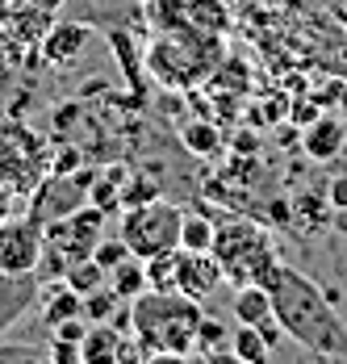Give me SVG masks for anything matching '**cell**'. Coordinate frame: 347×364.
Wrapping results in <instances>:
<instances>
[{
	"instance_id": "obj_1",
	"label": "cell",
	"mask_w": 347,
	"mask_h": 364,
	"mask_svg": "<svg viewBox=\"0 0 347 364\" xmlns=\"http://www.w3.org/2000/svg\"><path fill=\"white\" fill-rule=\"evenodd\" d=\"M268 293H272V314L293 343H301L322 360H347V323L339 318L331 293H322L310 277H301L289 264L272 272Z\"/></svg>"
},
{
	"instance_id": "obj_2",
	"label": "cell",
	"mask_w": 347,
	"mask_h": 364,
	"mask_svg": "<svg viewBox=\"0 0 347 364\" xmlns=\"http://www.w3.org/2000/svg\"><path fill=\"white\" fill-rule=\"evenodd\" d=\"M205 310L180 289H142L130 297V339L142 360H184L193 356Z\"/></svg>"
},
{
	"instance_id": "obj_3",
	"label": "cell",
	"mask_w": 347,
	"mask_h": 364,
	"mask_svg": "<svg viewBox=\"0 0 347 364\" xmlns=\"http://www.w3.org/2000/svg\"><path fill=\"white\" fill-rule=\"evenodd\" d=\"M218 63H222V38L205 34V30L188 26V21L159 30L146 42V50H142L146 75L159 88H168V92H193V88H201L209 75L218 72Z\"/></svg>"
},
{
	"instance_id": "obj_4",
	"label": "cell",
	"mask_w": 347,
	"mask_h": 364,
	"mask_svg": "<svg viewBox=\"0 0 347 364\" xmlns=\"http://www.w3.org/2000/svg\"><path fill=\"white\" fill-rule=\"evenodd\" d=\"M213 259L222 264V277L239 289V285H268L272 272L280 268L272 230L264 222L235 218L222 222L213 235Z\"/></svg>"
},
{
	"instance_id": "obj_5",
	"label": "cell",
	"mask_w": 347,
	"mask_h": 364,
	"mask_svg": "<svg viewBox=\"0 0 347 364\" xmlns=\"http://www.w3.org/2000/svg\"><path fill=\"white\" fill-rule=\"evenodd\" d=\"M105 222H109V214L97 210L92 201L71 210L68 218L46 222V252H42V264H38V281H50V277L63 281L68 264L88 259L97 252V243L105 239Z\"/></svg>"
},
{
	"instance_id": "obj_6",
	"label": "cell",
	"mask_w": 347,
	"mask_h": 364,
	"mask_svg": "<svg viewBox=\"0 0 347 364\" xmlns=\"http://www.w3.org/2000/svg\"><path fill=\"white\" fill-rule=\"evenodd\" d=\"M180 226H184V210L168 197H151L142 205H126L117 235L130 247V255L155 259V255H172L180 247Z\"/></svg>"
},
{
	"instance_id": "obj_7",
	"label": "cell",
	"mask_w": 347,
	"mask_h": 364,
	"mask_svg": "<svg viewBox=\"0 0 347 364\" xmlns=\"http://www.w3.org/2000/svg\"><path fill=\"white\" fill-rule=\"evenodd\" d=\"M50 143L30 130L26 122H4L0 126V184L13 193L30 197L38 184L50 176Z\"/></svg>"
},
{
	"instance_id": "obj_8",
	"label": "cell",
	"mask_w": 347,
	"mask_h": 364,
	"mask_svg": "<svg viewBox=\"0 0 347 364\" xmlns=\"http://www.w3.org/2000/svg\"><path fill=\"white\" fill-rule=\"evenodd\" d=\"M42 252H46V222L42 218L26 210V214H13L0 222V272H9V277L38 272Z\"/></svg>"
},
{
	"instance_id": "obj_9",
	"label": "cell",
	"mask_w": 347,
	"mask_h": 364,
	"mask_svg": "<svg viewBox=\"0 0 347 364\" xmlns=\"http://www.w3.org/2000/svg\"><path fill=\"white\" fill-rule=\"evenodd\" d=\"M101 172H92V168H80V172H68V176H59V172H50L46 181L38 184L34 193H30V201H26V210L42 222H55V218H68L71 210H80V205H88V188L97 181Z\"/></svg>"
},
{
	"instance_id": "obj_10",
	"label": "cell",
	"mask_w": 347,
	"mask_h": 364,
	"mask_svg": "<svg viewBox=\"0 0 347 364\" xmlns=\"http://www.w3.org/2000/svg\"><path fill=\"white\" fill-rule=\"evenodd\" d=\"M88 21L84 17H63V21H55L46 38L38 42V59L46 63V68H59V72H68L80 63V55H84V46H88Z\"/></svg>"
},
{
	"instance_id": "obj_11",
	"label": "cell",
	"mask_w": 347,
	"mask_h": 364,
	"mask_svg": "<svg viewBox=\"0 0 347 364\" xmlns=\"http://www.w3.org/2000/svg\"><path fill=\"white\" fill-rule=\"evenodd\" d=\"M222 281L226 277H222V264L213 259V252H184V247H176V289L184 297L205 306Z\"/></svg>"
},
{
	"instance_id": "obj_12",
	"label": "cell",
	"mask_w": 347,
	"mask_h": 364,
	"mask_svg": "<svg viewBox=\"0 0 347 364\" xmlns=\"http://www.w3.org/2000/svg\"><path fill=\"white\" fill-rule=\"evenodd\" d=\"M55 26V9H46V4H34V0H26L4 26H0V42L9 46V55H17V46L30 55L38 50V42L46 38V30Z\"/></svg>"
},
{
	"instance_id": "obj_13",
	"label": "cell",
	"mask_w": 347,
	"mask_h": 364,
	"mask_svg": "<svg viewBox=\"0 0 347 364\" xmlns=\"http://www.w3.org/2000/svg\"><path fill=\"white\" fill-rule=\"evenodd\" d=\"M109 360H142L139 343L130 339V331H117L109 323H92L84 343H80V364H109Z\"/></svg>"
},
{
	"instance_id": "obj_14",
	"label": "cell",
	"mask_w": 347,
	"mask_h": 364,
	"mask_svg": "<svg viewBox=\"0 0 347 364\" xmlns=\"http://www.w3.org/2000/svg\"><path fill=\"white\" fill-rule=\"evenodd\" d=\"M347 146V126L339 113H318L310 126H301V151L310 164H335Z\"/></svg>"
},
{
	"instance_id": "obj_15",
	"label": "cell",
	"mask_w": 347,
	"mask_h": 364,
	"mask_svg": "<svg viewBox=\"0 0 347 364\" xmlns=\"http://www.w3.org/2000/svg\"><path fill=\"white\" fill-rule=\"evenodd\" d=\"M38 293H42V281H38V272H21V277H9V272H0V335L13 327L30 306L38 301Z\"/></svg>"
},
{
	"instance_id": "obj_16",
	"label": "cell",
	"mask_w": 347,
	"mask_h": 364,
	"mask_svg": "<svg viewBox=\"0 0 347 364\" xmlns=\"http://www.w3.org/2000/svg\"><path fill=\"white\" fill-rule=\"evenodd\" d=\"M38 301H42V318H46V327H59V323H68V318H75V314H84V297L71 289L68 281H55V285L42 281Z\"/></svg>"
},
{
	"instance_id": "obj_17",
	"label": "cell",
	"mask_w": 347,
	"mask_h": 364,
	"mask_svg": "<svg viewBox=\"0 0 347 364\" xmlns=\"http://www.w3.org/2000/svg\"><path fill=\"white\" fill-rule=\"evenodd\" d=\"M184 21L205 34L226 38L235 26V9H230V0H184Z\"/></svg>"
},
{
	"instance_id": "obj_18",
	"label": "cell",
	"mask_w": 347,
	"mask_h": 364,
	"mask_svg": "<svg viewBox=\"0 0 347 364\" xmlns=\"http://www.w3.org/2000/svg\"><path fill=\"white\" fill-rule=\"evenodd\" d=\"M230 314H235V323H247V327L264 323L272 314V293H268V285H239L235 297H230Z\"/></svg>"
},
{
	"instance_id": "obj_19",
	"label": "cell",
	"mask_w": 347,
	"mask_h": 364,
	"mask_svg": "<svg viewBox=\"0 0 347 364\" xmlns=\"http://www.w3.org/2000/svg\"><path fill=\"white\" fill-rule=\"evenodd\" d=\"M230 343H235V331H226L222 318H201V327H197V343H193V356H201V360H235V352H230Z\"/></svg>"
},
{
	"instance_id": "obj_20",
	"label": "cell",
	"mask_w": 347,
	"mask_h": 364,
	"mask_svg": "<svg viewBox=\"0 0 347 364\" xmlns=\"http://www.w3.org/2000/svg\"><path fill=\"white\" fill-rule=\"evenodd\" d=\"M109 289L117 293L122 301L139 297V293L146 289V259H139V255H126L117 268H109Z\"/></svg>"
},
{
	"instance_id": "obj_21",
	"label": "cell",
	"mask_w": 347,
	"mask_h": 364,
	"mask_svg": "<svg viewBox=\"0 0 347 364\" xmlns=\"http://www.w3.org/2000/svg\"><path fill=\"white\" fill-rule=\"evenodd\" d=\"M63 281H68L80 297H88V293H97V289H105V285H109V272H105L101 264L88 255V259H75V264H68Z\"/></svg>"
},
{
	"instance_id": "obj_22",
	"label": "cell",
	"mask_w": 347,
	"mask_h": 364,
	"mask_svg": "<svg viewBox=\"0 0 347 364\" xmlns=\"http://www.w3.org/2000/svg\"><path fill=\"white\" fill-rule=\"evenodd\" d=\"M230 352H235V360H243V364H268L272 360V348L264 343V335H260L255 327H247V323H239Z\"/></svg>"
},
{
	"instance_id": "obj_23",
	"label": "cell",
	"mask_w": 347,
	"mask_h": 364,
	"mask_svg": "<svg viewBox=\"0 0 347 364\" xmlns=\"http://www.w3.org/2000/svg\"><path fill=\"white\" fill-rule=\"evenodd\" d=\"M213 235H218V222L201 218V214H184L180 247H184V252H213Z\"/></svg>"
},
{
	"instance_id": "obj_24",
	"label": "cell",
	"mask_w": 347,
	"mask_h": 364,
	"mask_svg": "<svg viewBox=\"0 0 347 364\" xmlns=\"http://www.w3.org/2000/svg\"><path fill=\"white\" fill-rule=\"evenodd\" d=\"M122 184H126V176L113 168V172H101L97 181H92V188H88V201L97 205V210H105V214H113L117 205H122Z\"/></svg>"
},
{
	"instance_id": "obj_25",
	"label": "cell",
	"mask_w": 347,
	"mask_h": 364,
	"mask_svg": "<svg viewBox=\"0 0 347 364\" xmlns=\"http://www.w3.org/2000/svg\"><path fill=\"white\" fill-rule=\"evenodd\" d=\"M180 143L188 146L193 155H218L222 134H218V126H209V122H188V126H180Z\"/></svg>"
},
{
	"instance_id": "obj_26",
	"label": "cell",
	"mask_w": 347,
	"mask_h": 364,
	"mask_svg": "<svg viewBox=\"0 0 347 364\" xmlns=\"http://www.w3.org/2000/svg\"><path fill=\"white\" fill-rule=\"evenodd\" d=\"M146 289H176V252L146 259Z\"/></svg>"
},
{
	"instance_id": "obj_27",
	"label": "cell",
	"mask_w": 347,
	"mask_h": 364,
	"mask_svg": "<svg viewBox=\"0 0 347 364\" xmlns=\"http://www.w3.org/2000/svg\"><path fill=\"white\" fill-rule=\"evenodd\" d=\"M117 293L113 289H97V293H88L84 297V318L88 323H105V318H113V310H117Z\"/></svg>"
},
{
	"instance_id": "obj_28",
	"label": "cell",
	"mask_w": 347,
	"mask_h": 364,
	"mask_svg": "<svg viewBox=\"0 0 347 364\" xmlns=\"http://www.w3.org/2000/svg\"><path fill=\"white\" fill-rule=\"evenodd\" d=\"M126 255H130V247H126V243H122V235H117V239H101V243H97V252H92V259L109 272V268H117Z\"/></svg>"
},
{
	"instance_id": "obj_29",
	"label": "cell",
	"mask_w": 347,
	"mask_h": 364,
	"mask_svg": "<svg viewBox=\"0 0 347 364\" xmlns=\"http://www.w3.org/2000/svg\"><path fill=\"white\" fill-rule=\"evenodd\" d=\"M151 197H159V184L142 181V176L122 184V205H142V201H151Z\"/></svg>"
},
{
	"instance_id": "obj_30",
	"label": "cell",
	"mask_w": 347,
	"mask_h": 364,
	"mask_svg": "<svg viewBox=\"0 0 347 364\" xmlns=\"http://www.w3.org/2000/svg\"><path fill=\"white\" fill-rule=\"evenodd\" d=\"M80 164H84V151H80V146H59V151L50 155V172H59V176L80 172Z\"/></svg>"
},
{
	"instance_id": "obj_31",
	"label": "cell",
	"mask_w": 347,
	"mask_h": 364,
	"mask_svg": "<svg viewBox=\"0 0 347 364\" xmlns=\"http://www.w3.org/2000/svg\"><path fill=\"white\" fill-rule=\"evenodd\" d=\"M84 335H88V323H84V314H75V318H68V323L50 327V339H68V343H84Z\"/></svg>"
},
{
	"instance_id": "obj_32",
	"label": "cell",
	"mask_w": 347,
	"mask_h": 364,
	"mask_svg": "<svg viewBox=\"0 0 347 364\" xmlns=\"http://www.w3.org/2000/svg\"><path fill=\"white\" fill-rule=\"evenodd\" d=\"M326 205H331L335 214H347V172L326 184Z\"/></svg>"
},
{
	"instance_id": "obj_33",
	"label": "cell",
	"mask_w": 347,
	"mask_h": 364,
	"mask_svg": "<svg viewBox=\"0 0 347 364\" xmlns=\"http://www.w3.org/2000/svg\"><path fill=\"white\" fill-rule=\"evenodd\" d=\"M30 197H21V193H13L9 184H0V222L13 218V214H21V205H26Z\"/></svg>"
},
{
	"instance_id": "obj_34",
	"label": "cell",
	"mask_w": 347,
	"mask_h": 364,
	"mask_svg": "<svg viewBox=\"0 0 347 364\" xmlns=\"http://www.w3.org/2000/svg\"><path fill=\"white\" fill-rule=\"evenodd\" d=\"M255 331L264 335V343H268L272 352H277V348H280V339H284V327H280V323H277V314H268L264 323H255Z\"/></svg>"
},
{
	"instance_id": "obj_35",
	"label": "cell",
	"mask_w": 347,
	"mask_h": 364,
	"mask_svg": "<svg viewBox=\"0 0 347 364\" xmlns=\"http://www.w3.org/2000/svg\"><path fill=\"white\" fill-rule=\"evenodd\" d=\"M50 360H59V364H80V343L55 339V343H50Z\"/></svg>"
},
{
	"instance_id": "obj_36",
	"label": "cell",
	"mask_w": 347,
	"mask_h": 364,
	"mask_svg": "<svg viewBox=\"0 0 347 364\" xmlns=\"http://www.w3.org/2000/svg\"><path fill=\"white\" fill-rule=\"evenodd\" d=\"M230 151H235V155H247V151L255 155V151H260V139H255V134H235V139H230Z\"/></svg>"
},
{
	"instance_id": "obj_37",
	"label": "cell",
	"mask_w": 347,
	"mask_h": 364,
	"mask_svg": "<svg viewBox=\"0 0 347 364\" xmlns=\"http://www.w3.org/2000/svg\"><path fill=\"white\" fill-rule=\"evenodd\" d=\"M331 109L339 113V117H347V80H335V105Z\"/></svg>"
},
{
	"instance_id": "obj_38",
	"label": "cell",
	"mask_w": 347,
	"mask_h": 364,
	"mask_svg": "<svg viewBox=\"0 0 347 364\" xmlns=\"http://www.w3.org/2000/svg\"><path fill=\"white\" fill-rule=\"evenodd\" d=\"M21 4H26V0H0V26H4V21H9V17L21 9Z\"/></svg>"
},
{
	"instance_id": "obj_39",
	"label": "cell",
	"mask_w": 347,
	"mask_h": 364,
	"mask_svg": "<svg viewBox=\"0 0 347 364\" xmlns=\"http://www.w3.org/2000/svg\"><path fill=\"white\" fill-rule=\"evenodd\" d=\"M34 4H46V9H55V13H59V9H68V0H34Z\"/></svg>"
},
{
	"instance_id": "obj_40",
	"label": "cell",
	"mask_w": 347,
	"mask_h": 364,
	"mask_svg": "<svg viewBox=\"0 0 347 364\" xmlns=\"http://www.w3.org/2000/svg\"><path fill=\"white\" fill-rule=\"evenodd\" d=\"M343 13H347V0H343Z\"/></svg>"
}]
</instances>
